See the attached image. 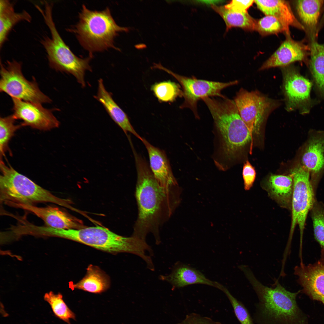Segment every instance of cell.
I'll list each match as a JSON object with an SVG mask.
<instances>
[{
    "label": "cell",
    "instance_id": "cell-1",
    "mask_svg": "<svg viewBox=\"0 0 324 324\" xmlns=\"http://www.w3.org/2000/svg\"><path fill=\"white\" fill-rule=\"evenodd\" d=\"M137 174L135 196L138 215L132 236L145 240L154 235L156 243L160 242L159 228L172 214L178 199L176 194L167 193L154 178L147 162L134 152Z\"/></svg>",
    "mask_w": 324,
    "mask_h": 324
},
{
    "label": "cell",
    "instance_id": "cell-2",
    "mask_svg": "<svg viewBox=\"0 0 324 324\" xmlns=\"http://www.w3.org/2000/svg\"><path fill=\"white\" fill-rule=\"evenodd\" d=\"M242 272L258 299L253 320L256 324H308V317L298 306L296 297L300 292L288 291L278 280L274 287L261 283L248 266Z\"/></svg>",
    "mask_w": 324,
    "mask_h": 324
},
{
    "label": "cell",
    "instance_id": "cell-3",
    "mask_svg": "<svg viewBox=\"0 0 324 324\" xmlns=\"http://www.w3.org/2000/svg\"><path fill=\"white\" fill-rule=\"evenodd\" d=\"M125 30L117 24L108 7L93 10L83 4L78 21L67 31L74 34L82 48L93 54L110 48L118 50L114 45V39L118 32Z\"/></svg>",
    "mask_w": 324,
    "mask_h": 324
},
{
    "label": "cell",
    "instance_id": "cell-4",
    "mask_svg": "<svg viewBox=\"0 0 324 324\" xmlns=\"http://www.w3.org/2000/svg\"><path fill=\"white\" fill-rule=\"evenodd\" d=\"M202 99L209 109L221 134L224 156L228 159L233 158L252 139L234 101L226 97L219 99L206 97Z\"/></svg>",
    "mask_w": 324,
    "mask_h": 324
},
{
    "label": "cell",
    "instance_id": "cell-5",
    "mask_svg": "<svg viewBox=\"0 0 324 324\" xmlns=\"http://www.w3.org/2000/svg\"><path fill=\"white\" fill-rule=\"evenodd\" d=\"M53 4L46 2L44 8L38 7L37 9L41 14L51 33V37L46 36L41 41L45 50L50 67L57 71L73 75L77 82L84 87L85 73L92 71L90 65L93 55L89 54L84 58L75 55L64 42L56 28L52 17Z\"/></svg>",
    "mask_w": 324,
    "mask_h": 324
},
{
    "label": "cell",
    "instance_id": "cell-6",
    "mask_svg": "<svg viewBox=\"0 0 324 324\" xmlns=\"http://www.w3.org/2000/svg\"><path fill=\"white\" fill-rule=\"evenodd\" d=\"M56 236L76 241L113 254L131 253L145 259L149 246L146 241L135 236H123L104 227L97 226L80 229H57Z\"/></svg>",
    "mask_w": 324,
    "mask_h": 324
},
{
    "label": "cell",
    "instance_id": "cell-7",
    "mask_svg": "<svg viewBox=\"0 0 324 324\" xmlns=\"http://www.w3.org/2000/svg\"><path fill=\"white\" fill-rule=\"evenodd\" d=\"M0 168L1 202L13 207L19 204L34 205L46 202L68 206L65 200L54 195L11 166H7L2 160H0Z\"/></svg>",
    "mask_w": 324,
    "mask_h": 324
},
{
    "label": "cell",
    "instance_id": "cell-8",
    "mask_svg": "<svg viewBox=\"0 0 324 324\" xmlns=\"http://www.w3.org/2000/svg\"><path fill=\"white\" fill-rule=\"evenodd\" d=\"M290 175L293 178V190L291 222L287 244L291 245L294 232L298 225L300 233V248H302L307 218L316 201L314 190L310 180V172L303 166L294 169Z\"/></svg>",
    "mask_w": 324,
    "mask_h": 324
},
{
    "label": "cell",
    "instance_id": "cell-9",
    "mask_svg": "<svg viewBox=\"0 0 324 324\" xmlns=\"http://www.w3.org/2000/svg\"><path fill=\"white\" fill-rule=\"evenodd\" d=\"M22 63L8 61L6 65L0 62V91L23 101L42 104L52 100L40 90L35 80H27L22 72Z\"/></svg>",
    "mask_w": 324,
    "mask_h": 324
},
{
    "label": "cell",
    "instance_id": "cell-10",
    "mask_svg": "<svg viewBox=\"0 0 324 324\" xmlns=\"http://www.w3.org/2000/svg\"><path fill=\"white\" fill-rule=\"evenodd\" d=\"M234 101L252 136L259 133L265 119L278 105L276 101L258 92H249L243 88L237 92Z\"/></svg>",
    "mask_w": 324,
    "mask_h": 324
},
{
    "label": "cell",
    "instance_id": "cell-11",
    "mask_svg": "<svg viewBox=\"0 0 324 324\" xmlns=\"http://www.w3.org/2000/svg\"><path fill=\"white\" fill-rule=\"evenodd\" d=\"M156 67L167 72L179 82L182 88V96L184 98L180 108L190 109L197 118L199 117L197 110L199 100L206 97L224 98L226 97L221 94V91L238 82L237 80L223 82L200 80L194 76L189 77L179 75L160 65H156Z\"/></svg>",
    "mask_w": 324,
    "mask_h": 324
},
{
    "label": "cell",
    "instance_id": "cell-12",
    "mask_svg": "<svg viewBox=\"0 0 324 324\" xmlns=\"http://www.w3.org/2000/svg\"><path fill=\"white\" fill-rule=\"evenodd\" d=\"M283 67L286 110L291 111L298 109L302 114L309 112L312 106L311 82L301 75L295 68L289 65Z\"/></svg>",
    "mask_w": 324,
    "mask_h": 324
},
{
    "label": "cell",
    "instance_id": "cell-13",
    "mask_svg": "<svg viewBox=\"0 0 324 324\" xmlns=\"http://www.w3.org/2000/svg\"><path fill=\"white\" fill-rule=\"evenodd\" d=\"M12 99L13 115L16 120L22 121V127L28 126L42 130L59 127L60 122L53 114V110L45 108L40 104Z\"/></svg>",
    "mask_w": 324,
    "mask_h": 324
},
{
    "label": "cell",
    "instance_id": "cell-14",
    "mask_svg": "<svg viewBox=\"0 0 324 324\" xmlns=\"http://www.w3.org/2000/svg\"><path fill=\"white\" fill-rule=\"evenodd\" d=\"M294 274L298 277L297 281L303 292L324 305V250L322 249L320 258L314 263H300L295 266Z\"/></svg>",
    "mask_w": 324,
    "mask_h": 324
},
{
    "label": "cell",
    "instance_id": "cell-15",
    "mask_svg": "<svg viewBox=\"0 0 324 324\" xmlns=\"http://www.w3.org/2000/svg\"><path fill=\"white\" fill-rule=\"evenodd\" d=\"M148 153L150 168L161 188L169 194L176 193L177 183L164 151L151 144L144 138L141 140Z\"/></svg>",
    "mask_w": 324,
    "mask_h": 324
},
{
    "label": "cell",
    "instance_id": "cell-16",
    "mask_svg": "<svg viewBox=\"0 0 324 324\" xmlns=\"http://www.w3.org/2000/svg\"><path fill=\"white\" fill-rule=\"evenodd\" d=\"M308 47L299 42L286 37L273 54L262 64L260 70L278 67H284L297 61L304 60Z\"/></svg>",
    "mask_w": 324,
    "mask_h": 324
},
{
    "label": "cell",
    "instance_id": "cell-17",
    "mask_svg": "<svg viewBox=\"0 0 324 324\" xmlns=\"http://www.w3.org/2000/svg\"><path fill=\"white\" fill-rule=\"evenodd\" d=\"M266 15L276 18L281 23L286 37H290V26L304 30L305 28L294 16L289 2L282 0H254Z\"/></svg>",
    "mask_w": 324,
    "mask_h": 324
},
{
    "label": "cell",
    "instance_id": "cell-18",
    "mask_svg": "<svg viewBox=\"0 0 324 324\" xmlns=\"http://www.w3.org/2000/svg\"><path fill=\"white\" fill-rule=\"evenodd\" d=\"M14 207L29 211L41 219L47 226L57 229H76L78 223L65 212L51 206L38 207L34 205L19 204Z\"/></svg>",
    "mask_w": 324,
    "mask_h": 324
},
{
    "label": "cell",
    "instance_id": "cell-19",
    "mask_svg": "<svg viewBox=\"0 0 324 324\" xmlns=\"http://www.w3.org/2000/svg\"><path fill=\"white\" fill-rule=\"evenodd\" d=\"M161 280L170 283L173 288H180L194 284L206 285L217 288L219 283L209 279L200 272L188 265L177 263L170 274L160 276Z\"/></svg>",
    "mask_w": 324,
    "mask_h": 324
},
{
    "label": "cell",
    "instance_id": "cell-20",
    "mask_svg": "<svg viewBox=\"0 0 324 324\" xmlns=\"http://www.w3.org/2000/svg\"><path fill=\"white\" fill-rule=\"evenodd\" d=\"M94 97L103 105L111 118L127 136L130 132L142 140V138L135 130L127 114L113 100L112 94L106 89L101 78L98 80L97 93Z\"/></svg>",
    "mask_w": 324,
    "mask_h": 324
},
{
    "label": "cell",
    "instance_id": "cell-21",
    "mask_svg": "<svg viewBox=\"0 0 324 324\" xmlns=\"http://www.w3.org/2000/svg\"><path fill=\"white\" fill-rule=\"evenodd\" d=\"M269 196L281 207L291 209L293 180L291 175H274L269 178L265 187Z\"/></svg>",
    "mask_w": 324,
    "mask_h": 324
},
{
    "label": "cell",
    "instance_id": "cell-22",
    "mask_svg": "<svg viewBox=\"0 0 324 324\" xmlns=\"http://www.w3.org/2000/svg\"><path fill=\"white\" fill-rule=\"evenodd\" d=\"M32 17L25 10L15 11L14 4L9 0H0V46L1 49L7 40L10 32L20 22H31Z\"/></svg>",
    "mask_w": 324,
    "mask_h": 324
},
{
    "label": "cell",
    "instance_id": "cell-23",
    "mask_svg": "<svg viewBox=\"0 0 324 324\" xmlns=\"http://www.w3.org/2000/svg\"><path fill=\"white\" fill-rule=\"evenodd\" d=\"M303 166L309 172L319 173L324 166V136L311 138L302 158Z\"/></svg>",
    "mask_w": 324,
    "mask_h": 324
},
{
    "label": "cell",
    "instance_id": "cell-24",
    "mask_svg": "<svg viewBox=\"0 0 324 324\" xmlns=\"http://www.w3.org/2000/svg\"><path fill=\"white\" fill-rule=\"evenodd\" d=\"M86 270L85 276L72 285L73 288L95 293H100L108 289L110 285L109 279L99 267L90 265Z\"/></svg>",
    "mask_w": 324,
    "mask_h": 324
},
{
    "label": "cell",
    "instance_id": "cell-25",
    "mask_svg": "<svg viewBox=\"0 0 324 324\" xmlns=\"http://www.w3.org/2000/svg\"><path fill=\"white\" fill-rule=\"evenodd\" d=\"M310 51V70L317 90L324 100V44L313 40Z\"/></svg>",
    "mask_w": 324,
    "mask_h": 324
},
{
    "label": "cell",
    "instance_id": "cell-26",
    "mask_svg": "<svg viewBox=\"0 0 324 324\" xmlns=\"http://www.w3.org/2000/svg\"><path fill=\"white\" fill-rule=\"evenodd\" d=\"M322 0H299L296 1V8L301 20L312 34H315Z\"/></svg>",
    "mask_w": 324,
    "mask_h": 324
},
{
    "label": "cell",
    "instance_id": "cell-27",
    "mask_svg": "<svg viewBox=\"0 0 324 324\" xmlns=\"http://www.w3.org/2000/svg\"><path fill=\"white\" fill-rule=\"evenodd\" d=\"M212 8L223 18L226 24V29L238 27L249 31H256L257 21L248 12L235 11L226 8L224 6L213 5Z\"/></svg>",
    "mask_w": 324,
    "mask_h": 324
},
{
    "label": "cell",
    "instance_id": "cell-28",
    "mask_svg": "<svg viewBox=\"0 0 324 324\" xmlns=\"http://www.w3.org/2000/svg\"><path fill=\"white\" fill-rule=\"evenodd\" d=\"M16 119L13 115L0 119V154L1 160L5 156L7 151H10L9 142L15 132L22 126L21 124H15Z\"/></svg>",
    "mask_w": 324,
    "mask_h": 324
},
{
    "label": "cell",
    "instance_id": "cell-29",
    "mask_svg": "<svg viewBox=\"0 0 324 324\" xmlns=\"http://www.w3.org/2000/svg\"><path fill=\"white\" fill-rule=\"evenodd\" d=\"M44 298L56 317L68 324H70V319L75 320V314L66 304L60 293L56 294L50 292L46 293Z\"/></svg>",
    "mask_w": 324,
    "mask_h": 324
},
{
    "label": "cell",
    "instance_id": "cell-30",
    "mask_svg": "<svg viewBox=\"0 0 324 324\" xmlns=\"http://www.w3.org/2000/svg\"><path fill=\"white\" fill-rule=\"evenodd\" d=\"M179 86L174 82L167 81L155 83L151 89L159 101L173 102L178 96H182Z\"/></svg>",
    "mask_w": 324,
    "mask_h": 324
},
{
    "label": "cell",
    "instance_id": "cell-31",
    "mask_svg": "<svg viewBox=\"0 0 324 324\" xmlns=\"http://www.w3.org/2000/svg\"><path fill=\"white\" fill-rule=\"evenodd\" d=\"M310 211L315 238L324 250V204L316 200Z\"/></svg>",
    "mask_w": 324,
    "mask_h": 324
},
{
    "label": "cell",
    "instance_id": "cell-32",
    "mask_svg": "<svg viewBox=\"0 0 324 324\" xmlns=\"http://www.w3.org/2000/svg\"><path fill=\"white\" fill-rule=\"evenodd\" d=\"M225 294L233 307L235 314L241 324H254L253 320L244 304L238 300L224 286L220 284L218 288Z\"/></svg>",
    "mask_w": 324,
    "mask_h": 324
},
{
    "label": "cell",
    "instance_id": "cell-33",
    "mask_svg": "<svg viewBox=\"0 0 324 324\" xmlns=\"http://www.w3.org/2000/svg\"><path fill=\"white\" fill-rule=\"evenodd\" d=\"M256 31L262 36L284 32L280 22L276 18L270 15H266L257 21Z\"/></svg>",
    "mask_w": 324,
    "mask_h": 324
},
{
    "label": "cell",
    "instance_id": "cell-34",
    "mask_svg": "<svg viewBox=\"0 0 324 324\" xmlns=\"http://www.w3.org/2000/svg\"><path fill=\"white\" fill-rule=\"evenodd\" d=\"M256 173L254 168L247 160L244 164L242 170L244 188L249 190L252 187L255 179Z\"/></svg>",
    "mask_w": 324,
    "mask_h": 324
},
{
    "label": "cell",
    "instance_id": "cell-35",
    "mask_svg": "<svg viewBox=\"0 0 324 324\" xmlns=\"http://www.w3.org/2000/svg\"><path fill=\"white\" fill-rule=\"evenodd\" d=\"M178 324H221L213 321L211 319L201 316L199 315L192 313L186 316L182 321Z\"/></svg>",
    "mask_w": 324,
    "mask_h": 324
},
{
    "label": "cell",
    "instance_id": "cell-36",
    "mask_svg": "<svg viewBox=\"0 0 324 324\" xmlns=\"http://www.w3.org/2000/svg\"><path fill=\"white\" fill-rule=\"evenodd\" d=\"M254 2V0H233L225 5L224 7L227 9L235 11L247 12L248 8Z\"/></svg>",
    "mask_w": 324,
    "mask_h": 324
}]
</instances>
